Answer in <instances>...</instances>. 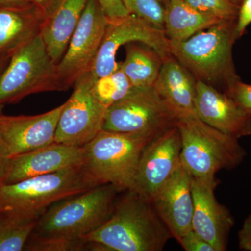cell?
<instances>
[{
    "mask_svg": "<svg viewBox=\"0 0 251 251\" xmlns=\"http://www.w3.org/2000/svg\"><path fill=\"white\" fill-rule=\"evenodd\" d=\"M116 203L108 221L83 238L99 251H161L172 237L153 203L134 191Z\"/></svg>",
    "mask_w": 251,
    "mask_h": 251,
    "instance_id": "obj_1",
    "label": "cell"
},
{
    "mask_svg": "<svg viewBox=\"0 0 251 251\" xmlns=\"http://www.w3.org/2000/svg\"><path fill=\"white\" fill-rule=\"evenodd\" d=\"M99 185L83 166L0 184V214L7 219L36 221L54 203Z\"/></svg>",
    "mask_w": 251,
    "mask_h": 251,
    "instance_id": "obj_2",
    "label": "cell"
},
{
    "mask_svg": "<svg viewBox=\"0 0 251 251\" xmlns=\"http://www.w3.org/2000/svg\"><path fill=\"white\" fill-rule=\"evenodd\" d=\"M236 22L224 21L182 41L169 40V52L201 81L226 92L240 78L236 73L232 48L237 40Z\"/></svg>",
    "mask_w": 251,
    "mask_h": 251,
    "instance_id": "obj_3",
    "label": "cell"
},
{
    "mask_svg": "<svg viewBox=\"0 0 251 251\" xmlns=\"http://www.w3.org/2000/svg\"><path fill=\"white\" fill-rule=\"evenodd\" d=\"M176 126L181 135V164L193 177L216 182L223 169L235 168L247 153L237 138L206 125L194 114L181 115Z\"/></svg>",
    "mask_w": 251,
    "mask_h": 251,
    "instance_id": "obj_4",
    "label": "cell"
},
{
    "mask_svg": "<svg viewBox=\"0 0 251 251\" xmlns=\"http://www.w3.org/2000/svg\"><path fill=\"white\" fill-rule=\"evenodd\" d=\"M120 192L113 185L101 184L54 203L38 219L31 235L83 239L108 221Z\"/></svg>",
    "mask_w": 251,
    "mask_h": 251,
    "instance_id": "obj_5",
    "label": "cell"
},
{
    "mask_svg": "<svg viewBox=\"0 0 251 251\" xmlns=\"http://www.w3.org/2000/svg\"><path fill=\"white\" fill-rule=\"evenodd\" d=\"M155 137L100 130L83 147L82 166L99 185L132 191L140 156Z\"/></svg>",
    "mask_w": 251,
    "mask_h": 251,
    "instance_id": "obj_6",
    "label": "cell"
},
{
    "mask_svg": "<svg viewBox=\"0 0 251 251\" xmlns=\"http://www.w3.org/2000/svg\"><path fill=\"white\" fill-rule=\"evenodd\" d=\"M59 92L57 64L41 34L15 52L0 76V106L16 103L31 94Z\"/></svg>",
    "mask_w": 251,
    "mask_h": 251,
    "instance_id": "obj_7",
    "label": "cell"
},
{
    "mask_svg": "<svg viewBox=\"0 0 251 251\" xmlns=\"http://www.w3.org/2000/svg\"><path fill=\"white\" fill-rule=\"evenodd\" d=\"M178 119L177 112L153 87H133L125 97L107 108L102 130L157 136L176 126Z\"/></svg>",
    "mask_w": 251,
    "mask_h": 251,
    "instance_id": "obj_8",
    "label": "cell"
},
{
    "mask_svg": "<svg viewBox=\"0 0 251 251\" xmlns=\"http://www.w3.org/2000/svg\"><path fill=\"white\" fill-rule=\"evenodd\" d=\"M108 17L97 0H89L64 55L57 64L59 92L74 87L90 72L101 45Z\"/></svg>",
    "mask_w": 251,
    "mask_h": 251,
    "instance_id": "obj_9",
    "label": "cell"
},
{
    "mask_svg": "<svg viewBox=\"0 0 251 251\" xmlns=\"http://www.w3.org/2000/svg\"><path fill=\"white\" fill-rule=\"evenodd\" d=\"M97 79L88 72L74 85L70 98L64 103L54 142L84 147L103 129L107 107L94 97L92 87Z\"/></svg>",
    "mask_w": 251,
    "mask_h": 251,
    "instance_id": "obj_10",
    "label": "cell"
},
{
    "mask_svg": "<svg viewBox=\"0 0 251 251\" xmlns=\"http://www.w3.org/2000/svg\"><path fill=\"white\" fill-rule=\"evenodd\" d=\"M139 42L156 51L163 59L171 55L169 39L163 29H158L133 14L108 19L101 45L90 72L96 79L120 69L117 51L121 46Z\"/></svg>",
    "mask_w": 251,
    "mask_h": 251,
    "instance_id": "obj_11",
    "label": "cell"
},
{
    "mask_svg": "<svg viewBox=\"0 0 251 251\" xmlns=\"http://www.w3.org/2000/svg\"><path fill=\"white\" fill-rule=\"evenodd\" d=\"M181 147L176 126L151 140L140 156L132 191L151 201L181 164Z\"/></svg>",
    "mask_w": 251,
    "mask_h": 251,
    "instance_id": "obj_12",
    "label": "cell"
},
{
    "mask_svg": "<svg viewBox=\"0 0 251 251\" xmlns=\"http://www.w3.org/2000/svg\"><path fill=\"white\" fill-rule=\"evenodd\" d=\"M64 103L34 116H6L0 112V158L29 152L54 143Z\"/></svg>",
    "mask_w": 251,
    "mask_h": 251,
    "instance_id": "obj_13",
    "label": "cell"
},
{
    "mask_svg": "<svg viewBox=\"0 0 251 251\" xmlns=\"http://www.w3.org/2000/svg\"><path fill=\"white\" fill-rule=\"evenodd\" d=\"M83 158V147L70 146L54 142L8 158L5 161L0 184H12L34 176L82 166Z\"/></svg>",
    "mask_w": 251,
    "mask_h": 251,
    "instance_id": "obj_14",
    "label": "cell"
},
{
    "mask_svg": "<svg viewBox=\"0 0 251 251\" xmlns=\"http://www.w3.org/2000/svg\"><path fill=\"white\" fill-rule=\"evenodd\" d=\"M192 175L180 164L151 202L157 214L177 242L192 229Z\"/></svg>",
    "mask_w": 251,
    "mask_h": 251,
    "instance_id": "obj_15",
    "label": "cell"
},
{
    "mask_svg": "<svg viewBox=\"0 0 251 251\" xmlns=\"http://www.w3.org/2000/svg\"><path fill=\"white\" fill-rule=\"evenodd\" d=\"M217 185L218 181L208 182L193 177L192 229L215 251H224L234 219L228 209L216 200L214 189Z\"/></svg>",
    "mask_w": 251,
    "mask_h": 251,
    "instance_id": "obj_16",
    "label": "cell"
},
{
    "mask_svg": "<svg viewBox=\"0 0 251 251\" xmlns=\"http://www.w3.org/2000/svg\"><path fill=\"white\" fill-rule=\"evenodd\" d=\"M196 114L206 125L239 139L251 135V115L227 94L196 80Z\"/></svg>",
    "mask_w": 251,
    "mask_h": 251,
    "instance_id": "obj_17",
    "label": "cell"
},
{
    "mask_svg": "<svg viewBox=\"0 0 251 251\" xmlns=\"http://www.w3.org/2000/svg\"><path fill=\"white\" fill-rule=\"evenodd\" d=\"M89 0H57L46 15L41 36L56 64L61 60Z\"/></svg>",
    "mask_w": 251,
    "mask_h": 251,
    "instance_id": "obj_18",
    "label": "cell"
},
{
    "mask_svg": "<svg viewBox=\"0 0 251 251\" xmlns=\"http://www.w3.org/2000/svg\"><path fill=\"white\" fill-rule=\"evenodd\" d=\"M153 88L179 116L196 114V80L173 56L163 59Z\"/></svg>",
    "mask_w": 251,
    "mask_h": 251,
    "instance_id": "obj_19",
    "label": "cell"
},
{
    "mask_svg": "<svg viewBox=\"0 0 251 251\" xmlns=\"http://www.w3.org/2000/svg\"><path fill=\"white\" fill-rule=\"evenodd\" d=\"M45 14L36 6L0 8V56L11 57L41 34Z\"/></svg>",
    "mask_w": 251,
    "mask_h": 251,
    "instance_id": "obj_20",
    "label": "cell"
},
{
    "mask_svg": "<svg viewBox=\"0 0 251 251\" xmlns=\"http://www.w3.org/2000/svg\"><path fill=\"white\" fill-rule=\"evenodd\" d=\"M221 22L224 21L199 12L184 0H168L165 6L164 31L171 41L186 40Z\"/></svg>",
    "mask_w": 251,
    "mask_h": 251,
    "instance_id": "obj_21",
    "label": "cell"
},
{
    "mask_svg": "<svg viewBox=\"0 0 251 251\" xmlns=\"http://www.w3.org/2000/svg\"><path fill=\"white\" fill-rule=\"evenodd\" d=\"M126 46V58L120 63V69L133 87H153L163 65V57L143 44L131 42Z\"/></svg>",
    "mask_w": 251,
    "mask_h": 251,
    "instance_id": "obj_22",
    "label": "cell"
},
{
    "mask_svg": "<svg viewBox=\"0 0 251 251\" xmlns=\"http://www.w3.org/2000/svg\"><path fill=\"white\" fill-rule=\"evenodd\" d=\"M133 87L125 73L119 69L109 75L97 78L92 85V91L94 97L108 108L125 97Z\"/></svg>",
    "mask_w": 251,
    "mask_h": 251,
    "instance_id": "obj_23",
    "label": "cell"
},
{
    "mask_svg": "<svg viewBox=\"0 0 251 251\" xmlns=\"http://www.w3.org/2000/svg\"><path fill=\"white\" fill-rule=\"evenodd\" d=\"M37 221L4 218L0 222V251L24 250Z\"/></svg>",
    "mask_w": 251,
    "mask_h": 251,
    "instance_id": "obj_24",
    "label": "cell"
},
{
    "mask_svg": "<svg viewBox=\"0 0 251 251\" xmlns=\"http://www.w3.org/2000/svg\"><path fill=\"white\" fill-rule=\"evenodd\" d=\"M24 249L31 251H87V243L83 239L31 235Z\"/></svg>",
    "mask_w": 251,
    "mask_h": 251,
    "instance_id": "obj_25",
    "label": "cell"
},
{
    "mask_svg": "<svg viewBox=\"0 0 251 251\" xmlns=\"http://www.w3.org/2000/svg\"><path fill=\"white\" fill-rule=\"evenodd\" d=\"M130 14L164 30L165 6L158 0H123Z\"/></svg>",
    "mask_w": 251,
    "mask_h": 251,
    "instance_id": "obj_26",
    "label": "cell"
},
{
    "mask_svg": "<svg viewBox=\"0 0 251 251\" xmlns=\"http://www.w3.org/2000/svg\"><path fill=\"white\" fill-rule=\"evenodd\" d=\"M185 2L202 14L221 21L236 22L239 6L228 0H184Z\"/></svg>",
    "mask_w": 251,
    "mask_h": 251,
    "instance_id": "obj_27",
    "label": "cell"
},
{
    "mask_svg": "<svg viewBox=\"0 0 251 251\" xmlns=\"http://www.w3.org/2000/svg\"><path fill=\"white\" fill-rule=\"evenodd\" d=\"M225 93L231 97L248 114L251 115V85L241 79L233 82Z\"/></svg>",
    "mask_w": 251,
    "mask_h": 251,
    "instance_id": "obj_28",
    "label": "cell"
},
{
    "mask_svg": "<svg viewBox=\"0 0 251 251\" xmlns=\"http://www.w3.org/2000/svg\"><path fill=\"white\" fill-rule=\"evenodd\" d=\"M178 242L186 251H215L209 242L193 229L185 234Z\"/></svg>",
    "mask_w": 251,
    "mask_h": 251,
    "instance_id": "obj_29",
    "label": "cell"
},
{
    "mask_svg": "<svg viewBox=\"0 0 251 251\" xmlns=\"http://www.w3.org/2000/svg\"><path fill=\"white\" fill-rule=\"evenodd\" d=\"M251 23V0H243L239 6L235 24L237 39L242 37Z\"/></svg>",
    "mask_w": 251,
    "mask_h": 251,
    "instance_id": "obj_30",
    "label": "cell"
},
{
    "mask_svg": "<svg viewBox=\"0 0 251 251\" xmlns=\"http://www.w3.org/2000/svg\"><path fill=\"white\" fill-rule=\"evenodd\" d=\"M108 19L125 17L130 14L123 0H97Z\"/></svg>",
    "mask_w": 251,
    "mask_h": 251,
    "instance_id": "obj_31",
    "label": "cell"
},
{
    "mask_svg": "<svg viewBox=\"0 0 251 251\" xmlns=\"http://www.w3.org/2000/svg\"><path fill=\"white\" fill-rule=\"evenodd\" d=\"M239 249L251 251V214L248 216L239 232Z\"/></svg>",
    "mask_w": 251,
    "mask_h": 251,
    "instance_id": "obj_32",
    "label": "cell"
},
{
    "mask_svg": "<svg viewBox=\"0 0 251 251\" xmlns=\"http://www.w3.org/2000/svg\"><path fill=\"white\" fill-rule=\"evenodd\" d=\"M33 5L31 0H0V8H25Z\"/></svg>",
    "mask_w": 251,
    "mask_h": 251,
    "instance_id": "obj_33",
    "label": "cell"
},
{
    "mask_svg": "<svg viewBox=\"0 0 251 251\" xmlns=\"http://www.w3.org/2000/svg\"><path fill=\"white\" fill-rule=\"evenodd\" d=\"M31 1L34 6L45 14L46 16L57 0H31Z\"/></svg>",
    "mask_w": 251,
    "mask_h": 251,
    "instance_id": "obj_34",
    "label": "cell"
},
{
    "mask_svg": "<svg viewBox=\"0 0 251 251\" xmlns=\"http://www.w3.org/2000/svg\"><path fill=\"white\" fill-rule=\"evenodd\" d=\"M10 58L11 57H6V56H0V76L4 72L5 68L9 64Z\"/></svg>",
    "mask_w": 251,
    "mask_h": 251,
    "instance_id": "obj_35",
    "label": "cell"
},
{
    "mask_svg": "<svg viewBox=\"0 0 251 251\" xmlns=\"http://www.w3.org/2000/svg\"><path fill=\"white\" fill-rule=\"evenodd\" d=\"M228 1L239 6H240L241 3L242 2L243 0H228Z\"/></svg>",
    "mask_w": 251,
    "mask_h": 251,
    "instance_id": "obj_36",
    "label": "cell"
},
{
    "mask_svg": "<svg viewBox=\"0 0 251 251\" xmlns=\"http://www.w3.org/2000/svg\"><path fill=\"white\" fill-rule=\"evenodd\" d=\"M158 1H159L160 2H161V4L165 6H166L167 3H168V0H158Z\"/></svg>",
    "mask_w": 251,
    "mask_h": 251,
    "instance_id": "obj_37",
    "label": "cell"
},
{
    "mask_svg": "<svg viewBox=\"0 0 251 251\" xmlns=\"http://www.w3.org/2000/svg\"><path fill=\"white\" fill-rule=\"evenodd\" d=\"M3 106H0V112H1V108H2Z\"/></svg>",
    "mask_w": 251,
    "mask_h": 251,
    "instance_id": "obj_38",
    "label": "cell"
}]
</instances>
